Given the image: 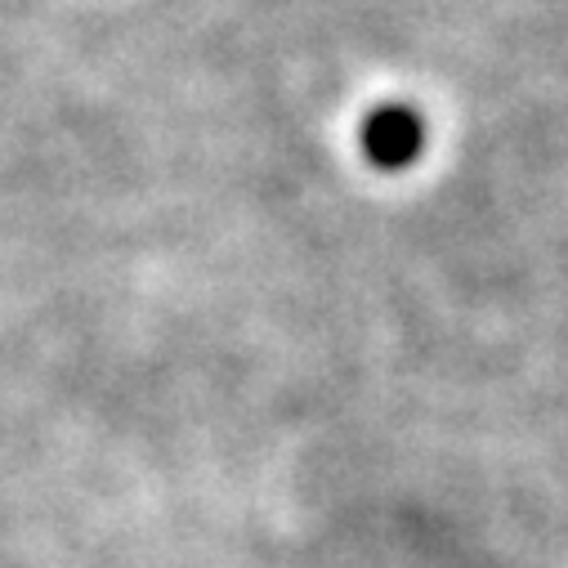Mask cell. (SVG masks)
Here are the masks:
<instances>
[{
  "instance_id": "6da1fadb",
  "label": "cell",
  "mask_w": 568,
  "mask_h": 568,
  "mask_svg": "<svg viewBox=\"0 0 568 568\" xmlns=\"http://www.w3.org/2000/svg\"><path fill=\"white\" fill-rule=\"evenodd\" d=\"M420 149H425V121L407 103H385L363 121V153L385 171L412 166Z\"/></svg>"
}]
</instances>
